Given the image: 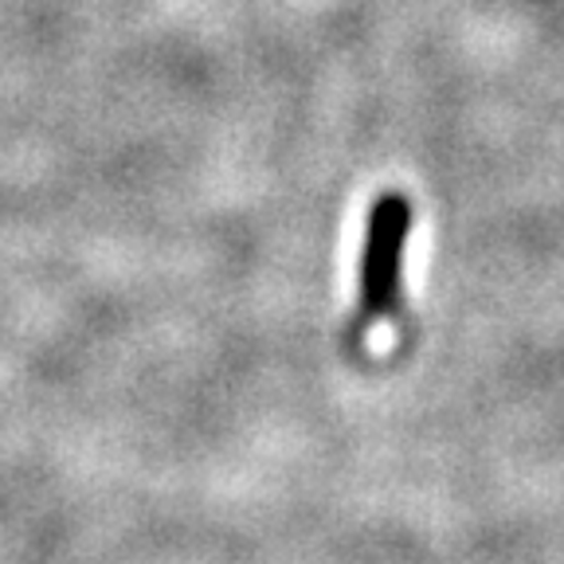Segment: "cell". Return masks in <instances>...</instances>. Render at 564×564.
Here are the masks:
<instances>
[{"mask_svg": "<svg viewBox=\"0 0 564 564\" xmlns=\"http://www.w3.org/2000/svg\"><path fill=\"white\" fill-rule=\"evenodd\" d=\"M412 231V204L400 193L372 200L361 251V322H384L400 310V263Z\"/></svg>", "mask_w": 564, "mask_h": 564, "instance_id": "obj_1", "label": "cell"}]
</instances>
